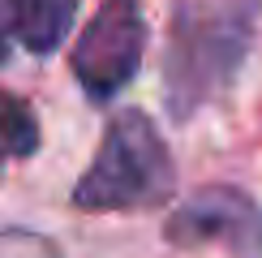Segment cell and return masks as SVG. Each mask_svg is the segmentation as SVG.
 I'll return each instance as SVG.
<instances>
[{"mask_svg":"<svg viewBox=\"0 0 262 258\" xmlns=\"http://www.w3.org/2000/svg\"><path fill=\"white\" fill-rule=\"evenodd\" d=\"M249 43L245 13L220 9H177L168 43V103L177 116H189L202 99H211L236 73Z\"/></svg>","mask_w":262,"mask_h":258,"instance_id":"cell-2","label":"cell"},{"mask_svg":"<svg viewBox=\"0 0 262 258\" xmlns=\"http://www.w3.org/2000/svg\"><path fill=\"white\" fill-rule=\"evenodd\" d=\"M172 245H224L232 258H262V202L236 185H206L181 202L163 224Z\"/></svg>","mask_w":262,"mask_h":258,"instance_id":"cell-4","label":"cell"},{"mask_svg":"<svg viewBox=\"0 0 262 258\" xmlns=\"http://www.w3.org/2000/svg\"><path fill=\"white\" fill-rule=\"evenodd\" d=\"M78 5L82 0H9V22H13L17 43L35 56H52L69 39Z\"/></svg>","mask_w":262,"mask_h":258,"instance_id":"cell-5","label":"cell"},{"mask_svg":"<svg viewBox=\"0 0 262 258\" xmlns=\"http://www.w3.org/2000/svg\"><path fill=\"white\" fill-rule=\"evenodd\" d=\"M0 172H5V146H0Z\"/></svg>","mask_w":262,"mask_h":258,"instance_id":"cell-9","label":"cell"},{"mask_svg":"<svg viewBox=\"0 0 262 258\" xmlns=\"http://www.w3.org/2000/svg\"><path fill=\"white\" fill-rule=\"evenodd\" d=\"M9 60V26H5V17H0V64Z\"/></svg>","mask_w":262,"mask_h":258,"instance_id":"cell-8","label":"cell"},{"mask_svg":"<svg viewBox=\"0 0 262 258\" xmlns=\"http://www.w3.org/2000/svg\"><path fill=\"white\" fill-rule=\"evenodd\" d=\"M0 146H5V155H17V159L39 150V121L26 99L0 95Z\"/></svg>","mask_w":262,"mask_h":258,"instance_id":"cell-6","label":"cell"},{"mask_svg":"<svg viewBox=\"0 0 262 258\" xmlns=\"http://www.w3.org/2000/svg\"><path fill=\"white\" fill-rule=\"evenodd\" d=\"M142 56H146V17L138 0H103L73 43L69 69L82 91L103 103L138 78Z\"/></svg>","mask_w":262,"mask_h":258,"instance_id":"cell-3","label":"cell"},{"mask_svg":"<svg viewBox=\"0 0 262 258\" xmlns=\"http://www.w3.org/2000/svg\"><path fill=\"white\" fill-rule=\"evenodd\" d=\"M177 189L168 142L159 138L155 121L138 107L116 112L103 129L91 168L73 185V207L82 211H142L163 207Z\"/></svg>","mask_w":262,"mask_h":258,"instance_id":"cell-1","label":"cell"},{"mask_svg":"<svg viewBox=\"0 0 262 258\" xmlns=\"http://www.w3.org/2000/svg\"><path fill=\"white\" fill-rule=\"evenodd\" d=\"M0 258H60V250L39 232L26 228H0Z\"/></svg>","mask_w":262,"mask_h":258,"instance_id":"cell-7","label":"cell"}]
</instances>
